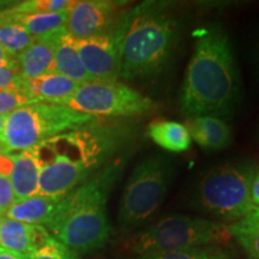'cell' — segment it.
Instances as JSON below:
<instances>
[{
    "label": "cell",
    "instance_id": "1",
    "mask_svg": "<svg viewBox=\"0 0 259 259\" xmlns=\"http://www.w3.org/2000/svg\"><path fill=\"white\" fill-rule=\"evenodd\" d=\"M239 73L228 35L220 25L196 31V46L180 90V109L187 118L223 119L234 111Z\"/></svg>",
    "mask_w": 259,
    "mask_h": 259
},
{
    "label": "cell",
    "instance_id": "2",
    "mask_svg": "<svg viewBox=\"0 0 259 259\" xmlns=\"http://www.w3.org/2000/svg\"><path fill=\"white\" fill-rule=\"evenodd\" d=\"M89 125L63 132L30 149L40 169L38 194L65 196L108 157L115 138L107 130Z\"/></svg>",
    "mask_w": 259,
    "mask_h": 259
},
{
    "label": "cell",
    "instance_id": "3",
    "mask_svg": "<svg viewBox=\"0 0 259 259\" xmlns=\"http://www.w3.org/2000/svg\"><path fill=\"white\" fill-rule=\"evenodd\" d=\"M122 169L115 161L61 198L45 228L56 240L77 252L101 248L111 233L106 204Z\"/></svg>",
    "mask_w": 259,
    "mask_h": 259
},
{
    "label": "cell",
    "instance_id": "4",
    "mask_svg": "<svg viewBox=\"0 0 259 259\" xmlns=\"http://www.w3.org/2000/svg\"><path fill=\"white\" fill-rule=\"evenodd\" d=\"M178 23L164 3L148 2L128 11L120 77L132 80L163 69L176 46Z\"/></svg>",
    "mask_w": 259,
    "mask_h": 259
},
{
    "label": "cell",
    "instance_id": "5",
    "mask_svg": "<svg viewBox=\"0 0 259 259\" xmlns=\"http://www.w3.org/2000/svg\"><path fill=\"white\" fill-rule=\"evenodd\" d=\"M97 120L96 116L53 103H31L6 115L2 141L5 154L27 151L42 142Z\"/></svg>",
    "mask_w": 259,
    "mask_h": 259
},
{
    "label": "cell",
    "instance_id": "6",
    "mask_svg": "<svg viewBox=\"0 0 259 259\" xmlns=\"http://www.w3.org/2000/svg\"><path fill=\"white\" fill-rule=\"evenodd\" d=\"M231 239L228 227L221 222L187 215H171L139 233L130 247L137 255H145L222 246Z\"/></svg>",
    "mask_w": 259,
    "mask_h": 259
},
{
    "label": "cell",
    "instance_id": "7",
    "mask_svg": "<svg viewBox=\"0 0 259 259\" xmlns=\"http://www.w3.org/2000/svg\"><path fill=\"white\" fill-rule=\"evenodd\" d=\"M173 167L163 155H151L142 160L132 170L119 205L121 228L132 229L143 225L166 198Z\"/></svg>",
    "mask_w": 259,
    "mask_h": 259
},
{
    "label": "cell",
    "instance_id": "8",
    "mask_svg": "<svg viewBox=\"0 0 259 259\" xmlns=\"http://www.w3.org/2000/svg\"><path fill=\"white\" fill-rule=\"evenodd\" d=\"M255 170L245 163H228L210 169L200 180V206L225 220H239L257 208L252 202L251 187Z\"/></svg>",
    "mask_w": 259,
    "mask_h": 259
},
{
    "label": "cell",
    "instance_id": "9",
    "mask_svg": "<svg viewBox=\"0 0 259 259\" xmlns=\"http://www.w3.org/2000/svg\"><path fill=\"white\" fill-rule=\"evenodd\" d=\"M63 106L92 116H134L157 108V103L119 82L92 80L80 84Z\"/></svg>",
    "mask_w": 259,
    "mask_h": 259
},
{
    "label": "cell",
    "instance_id": "10",
    "mask_svg": "<svg viewBox=\"0 0 259 259\" xmlns=\"http://www.w3.org/2000/svg\"><path fill=\"white\" fill-rule=\"evenodd\" d=\"M127 22L128 12L102 34L77 40L80 59L92 80L118 82L121 70L122 41Z\"/></svg>",
    "mask_w": 259,
    "mask_h": 259
},
{
    "label": "cell",
    "instance_id": "11",
    "mask_svg": "<svg viewBox=\"0 0 259 259\" xmlns=\"http://www.w3.org/2000/svg\"><path fill=\"white\" fill-rule=\"evenodd\" d=\"M120 6V3L103 0L73 2L67 12L65 29L76 40H84L102 34L120 19H116Z\"/></svg>",
    "mask_w": 259,
    "mask_h": 259
},
{
    "label": "cell",
    "instance_id": "12",
    "mask_svg": "<svg viewBox=\"0 0 259 259\" xmlns=\"http://www.w3.org/2000/svg\"><path fill=\"white\" fill-rule=\"evenodd\" d=\"M51 234L44 226L29 225L3 218L0 222V247L29 257Z\"/></svg>",
    "mask_w": 259,
    "mask_h": 259
},
{
    "label": "cell",
    "instance_id": "13",
    "mask_svg": "<svg viewBox=\"0 0 259 259\" xmlns=\"http://www.w3.org/2000/svg\"><path fill=\"white\" fill-rule=\"evenodd\" d=\"M79 85V83L54 72L32 79L19 80V87L35 101L53 105H64Z\"/></svg>",
    "mask_w": 259,
    "mask_h": 259
},
{
    "label": "cell",
    "instance_id": "14",
    "mask_svg": "<svg viewBox=\"0 0 259 259\" xmlns=\"http://www.w3.org/2000/svg\"><path fill=\"white\" fill-rule=\"evenodd\" d=\"M61 31L47 36L35 37L30 46L16 58L22 78L32 79L52 72L54 51H56L58 36Z\"/></svg>",
    "mask_w": 259,
    "mask_h": 259
},
{
    "label": "cell",
    "instance_id": "15",
    "mask_svg": "<svg viewBox=\"0 0 259 259\" xmlns=\"http://www.w3.org/2000/svg\"><path fill=\"white\" fill-rule=\"evenodd\" d=\"M185 126L191 138L206 150H221L232 139L229 125L218 116L202 115L187 118Z\"/></svg>",
    "mask_w": 259,
    "mask_h": 259
},
{
    "label": "cell",
    "instance_id": "16",
    "mask_svg": "<svg viewBox=\"0 0 259 259\" xmlns=\"http://www.w3.org/2000/svg\"><path fill=\"white\" fill-rule=\"evenodd\" d=\"M52 72L59 73L79 84L92 82L80 59L77 40L71 36L66 29H64L58 36Z\"/></svg>",
    "mask_w": 259,
    "mask_h": 259
},
{
    "label": "cell",
    "instance_id": "17",
    "mask_svg": "<svg viewBox=\"0 0 259 259\" xmlns=\"http://www.w3.org/2000/svg\"><path fill=\"white\" fill-rule=\"evenodd\" d=\"M12 160V168L10 171V183L12 185L16 200L29 198L38 194V169L31 150L8 154Z\"/></svg>",
    "mask_w": 259,
    "mask_h": 259
},
{
    "label": "cell",
    "instance_id": "18",
    "mask_svg": "<svg viewBox=\"0 0 259 259\" xmlns=\"http://www.w3.org/2000/svg\"><path fill=\"white\" fill-rule=\"evenodd\" d=\"M63 197H48L36 194L29 198L16 200L11 208L8 210L5 218L29 223V225L45 227L50 221Z\"/></svg>",
    "mask_w": 259,
    "mask_h": 259
},
{
    "label": "cell",
    "instance_id": "19",
    "mask_svg": "<svg viewBox=\"0 0 259 259\" xmlns=\"http://www.w3.org/2000/svg\"><path fill=\"white\" fill-rule=\"evenodd\" d=\"M148 136L158 147L171 153L187 150L192 141L185 125L170 120L151 122L148 126Z\"/></svg>",
    "mask_w": 259,
    "mask_h": 259
},
{
    "label": "cell",
    "instance_id": "20",
    "mask_svg": "<svg viewBox=\"0 0 259 259\" xmlns=\"http://www.w3.org/2000/svg\"><path fill=\"white\" fill-rule=\"evenodd\" d=\"M5 12L10 17L15 18L31 36L42 37L64 30L65 25H66L67 12H69V10L61 12H54V14L35 15L11 14L8 10Z\"/></svg>",
    "mask_w": 259,
    "mask_h": 259
},
{
    "label": "cell",
    "instance_id": "21",
    "mask_svg": "<svg viewBox=\"0 0 259 259\" xmlns=\"http://www.w3.org/2000/svg\"><path fill=\"white\" fill-rule=\"evenodd\" d=\"M231 238H234L248 259H259V208L239 221L228 226Z\"/></svg>",
    "mask_w": 259,
    "mask_h": 259
},
{
    "label": "cell",
    "instance_id": "22",
    "mask_svg": "<svg viewBox=\"0 0 259 259\" xmlns=\"http://www.w3.org/2000/svg\"><path fill=\"white\" fill-rule=\"evenodd\" d=\"M5 14L4 23L0 25V45L10 57L16 59L22 52L27 50L34 41L31 36L15 18Z\"/></svg>",
    "mask_w": 259,
    "mask_h": 259
},
{
    "label": "cell",
    "instance_id": "23",
    "mask_svg": "<svg viewBox=\"0 0 259 259\" xmlns=\"http://www.w3.org/2000/svg\"><path fill=\"white\" fill-rule=\"evenodd\" d=\"M135 259H233V255L222 246H205L191 250L137 255Z\"/></svg>",
    "mask_w": 259,
    "mask_h": 259
},
{
    "label": "cell",
    "instance_id": "24",
    "mask_svg": "<svg viewBox=\"0 0 259 259\" xmlns=\"http://www.w3.org/2000/svg\"><path fill=\"white\" fill-rule=\"evenodd\" d=\"M72 3L73 2H70V0H29V2L21 3L8 11L17 15L54 14V12L69 10Z\"/></svg>",
    "mask_w": 259,
    "mask_h": 259
},
{
    "label": "cell",
    "instance_id": "25",
    "mask_svg": "<svg viewBox=\"0 0 259 259\" xmlns=\"http://www.w3.org/2000/svg\"><path fill=\"white\" fill-rule=\"evenodd\" d=\"M31 103L37 102L19 87V82L10 88L0 89V115H8L16 109Z\"/></svg>",
    "mask_w": 259,
    "mask_h": 259
},
{
    "label": "cell",
    "instance_id": "26",
    "mask_svg": "<svg viewBox=\"0 0 259 259\" xmlns=\"http://www.w3.org/2000/svg\"><path fill=\"white\" fill-rule=\"evenodd\" d=\"M29 259H79L77 253L50 236L40 247L29 255Z\"/></svg>",
    "mask_w": 259,
    "mask_h": 259
},
{
    "label": "cell",
    "instance_id": "27",
    "mask_svg": "<svg viewBox=\"0 0 259 259\" xmlns=\"http://www.w3.org/2000/svg\"><path fill=\"white\" fill-rule=\"evenodd\" d=\"M21 78L16 59L11 63L0 64V89L16 85Z\"/></svg>",
    "mask_w": 259,
    "mask_h": 259
},
{
    "label": "cell",
    "instance_id": "28",
    "mask_svg": "<svg viewBox=\"0 0 259 259\" xmlns=\"http://www.w3.org/2000/svg\"><path fill=\"white\" fill-rule=\"evenodd\" d=\"M16 202V197L9 177L0 174V215H6L8 210Z\"/></svg>",
    "mask_w": 259,
    "mask_h": 259
},
{
    "label": "cell",
    "instance_id": "29",
    "mask_svg": "<svg viewBox=\"0 0 259 259\" xmlns=\"http://www.w3.org/2000/svg\"><path fill=\"white\" fill-rule=\"evenodd\" d=\"M251 196H252V202L257 208H259V170L255 171L253 181H252V187H251Z\"/></svg>",
    "mask_w": 259,
    "mask_h": 259
},
{
    "label": "cell",
    "instance_id": "30",
    "mask_svg": "<svg viewBox=\"0 0 259 259\" xmlns=\"http://www.w3.org/2000/svg\"><path fill=\"white\" fill-rule=\"evenodd\" d=\"M0 259H29V257L23 254L15 253V252H11L9 250H5V248L0 247Z\"/></svg>",
    "mask_w": 259,
    "mask_h": 259
},
{
    "label": "cell",
    "instance_id": "31",
    "mask_svg": "<svg viewBox=\"0 0 259 259\" xmlns=\"http://www.w3.org/2000/svg\"><path fill=\"white\" fill-rule=\"evenodd\" d=\"M15 59L14 58H11L9 56L8 53H6L4 48L2 47V45H0V64H8V63H11V61H14Z\"/></svg>",
    "mask_w": 259,
    "mask_h": 259
},
{
    "label": "cell",
    "instance_id": "32",
    "mask_svg": "<svg viewBox=\"0 0 259 259\" xmlns=\"http://www.w3.org/2000/svg\"><path fill=\"white\" fill-rule=\"evenodd\" d=\"M5 118L6 115H0V137H2L3 131H4V126H5Z\"/></svg>",
    "mask_w": 259,
    "mask_h": 259
},
{
    "label": "cell",
    "instance_id": "33",
    "mask_svg": "<svg viewBox=\"0 0 259 259\" xmlns=\"http://www.w3.org/2000/svg\"><path fill=\"white\" fill-rule=\"evenodd\" d=\"M4 21H5V14H4V11H3V12H0V25L4 23Z\"/></svg>",
    "mask_w": 259,
    "mask_h": 259
},
{
    "label": "cell",
    "instance_id": "34",
    "mask_svg": "<svg viewBox=\"0 0 259 259\" xmlns=\"http://www.w3.org/2000/svg\"><path fill=\"white\" fill-rule=\"evenodd\" d=\"M4 147H3L2 144V141H0V157H2V155H4Z\"/></svg>",
    "mask_w": 259,
    "mask_h": 259
},
{
    "label": "cell",
    "instance_id": "35",
    "mask_svg": "<svg viewBox=\"0 0 259 259\" xmlns=\"http://www.w3.org/2000/svg\"><path fill=\"white\" fill-rule=\"evenodd\" d=\"M2 220H3V216H2V215H0V222H2Z\"/></svg>",
    "mask_w": 259,
    "mask_h": 259
}]
</instances>
